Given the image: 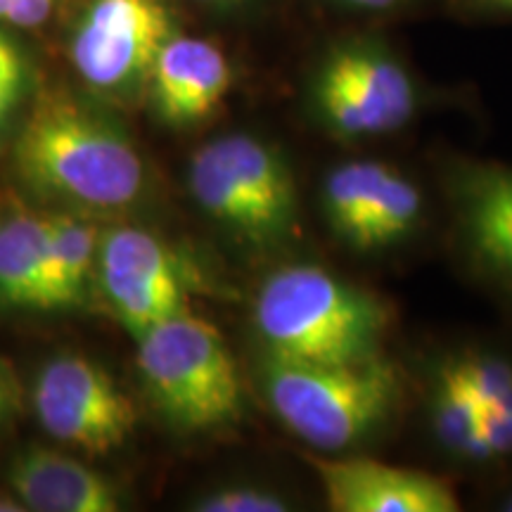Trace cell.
<instances>
[{
	"instance_id": "6da1fadb",
	"label": "cell",
	"mask_w": 512,
	"mask_h": 512,
	"mask_svg": "<svg viewBox=\"0 0 512 512\" xmlns=\"http://www.w3.org/2000/svg\"><path fill=\"white\" fill-rule=\"evenodd\" d=\"M254 323L271 358L332 366L377 356L389 313L375 294L325 268L294 264L261 285Z\"/></svg>"
},
{
	"instance_id": "7a4b0ae2",
	"label": "cell",
	"mask_w": 512,
	"mask_h": 512,
	"mask_svg": "<svg viewBox=\"0 0 512 512\" xmlns=\"http://www.w3.org/2000/svg\"><path fill=\"white\" fill-rule=\"evenodd\" d=\"M15 166L29 188L83 209H124L145 185L131 140L72 102H48L31 114L17 138Z\"/></svg>"
},
{
	"instance_id": "3957f363",
	"label": "cell",
	"mask_w": 512,
	"mask_h": 512,
	"mask_svg": "<svg viewBox=\"0 0 512 512\" xmlns=\"http://www.w3.org/2000/svg\"><path fill=\"white\" fill-rule=\"evenodd\" d=\"M264 392L292 434L318 451H342L389 418L399 401L401 380L380 354L332 366L268 356Z\"/></svg>"
},
{
	"instance_id": "277c9868",
	"label": "cell",
	"mask_w": 512,
	"mask_h": 512,
	"mask_svg": "<svg viewBox=\"0 0 512 512\" xmlns=\"http://www.w3.org/2000/svg\"><path fill=\"white\" fill-rule=\"evenodd\" d=\"M136 339L147 394L171 425L209 432L240 418V373L214 325L181 311Z\"/></svg>"
},
{
	"instance_id": "5b68a950",
	"label": "cell",
	"mask_w": 512,
	"mask_h": 512,
	"mask_svg": "<svg viewBox=\"0 0 512 512\" xmlns=\"http://www.w3.org/2000/svg\"><path fill=\"white\" fill-rule=\"evenodd\" d=\"M188 185L209 219L249 245H278L297 230L299 197L290 166L247 133L200 147L190 159Z\"/></svg>"
},
{
	"instance_id": "8992f818",
	"label": "cell",
	"mask_w": 512,
	"mask_h": 512,
	"mask_svg": "<svg viewBox=\"0 0 512 512\" xmlns=\"http://www.w3.org/2000/svg\"><path fill=\"white\" fill-rule=\"evenodd\" d=\"M313 102L344 136H380L406 126L418 110L411 72L380 43L342 41L320 60Z\"/></svg>"
},
{
	"instance_id": "52a82bcc",
	"label": "cell",
	"mask_w": 512,
	"mask_h": 512,
	"mask_svg": "<svg viewBox=\"0 0 512 512\" xmlns=\"http://www.w3.org/2000/svg\"><path fill=\"white\" fill-rule=\"evenodd\" d=\"M174 24L166 0H88L69 41V57L95 91L128 93L147 83Z\"/></svg>"
},
{
	"instance_id": "ba28073f",
	"label": "cell",
	"mask_w": 512,
	"mask_h": 512,
	"mask_svg": "<svg viewBox=\"0 0 512 512\" xmlns=\"http://www.w3.org/2000/svg\"><path fill=\"white\" fill-rule=\"evenodd\" d=\"M43 430L88 453L121 448L136 427V408L112 375L83 356H57L34 384Z\"/></svg>"
},
{
	"instance_id": "9c48e42d",
	"label": "cell",
	"mask_w": 512,
	"mask_h": 512,
	"mask_svg": "<svg viewBox=\"0 0 512 512\" xmlns=\"http://www.w3.org/2000/svg\"><path fill=\"white\" fill-rule=\"evenodd\" d=\"M102 294L133 337L185 311V268L166 242L143 228H112L100 238Z\"/></svg>"
},
{
	"instance_id": "30bf717a",
	"label": "cell",
	"mask_w": 512,
	"mask_h": 512,
	"mask_svg": "<svg viewBox=\"0 0 512 512\" xmlns=\"http://www.w3.org/2000/svg\"><path fill=\"white\" fill-rule=\"evenodd\" d=\"M335 512H458L444 479L370 458L306 456Z\"/></svg>"
},
{
	"instance_id": "8fae6325",
	"label": "cell",
	"mask_w": 512,
	"mask_h": 512,
	"mask_svg": "<svg viewBox=\"0 0 512 512\" xmlns=\"http://www.w3.org/2000/svg\"><path fill=\"white\" fill-rule=\"evenodd\" d=\"M152 105L169 126L207 119L233 88V64L211 38L171 34L152 62Z\"/></svg>"
},
{
	"instance_id": "7c38bea8",
	"label": "cell",
	"mask_w": 512,
	"mask_h": 512,
	"mask_svg": "<svg viewBox=\"0 0 512 512\" xmlns=\"http://www.w3.org/2000/svg\"><path fill=\"white\" fill-rule=\"evenodd\" d=\"M10 486L24 510L117 512V486L81 460L50 448H27L12 460Z\"/></svg>"
},
{
	"instance_id": "4fadbf2b",
	"label": "cell",
	"mask_w": 512,
	"mask_h": 512,
	"mask_svg": "<svg viewBox=\"0 0 512 512\" xmlns=\"http://www.w3.org/2000/svg\"><path fill=\"white\" fill-rule=\"evenodd\" d=\"M456 202L467 245L496 278L512 283V169L467 166L456 178Z\"/></svg>"
},
{
	"instance_id": "5bb4252c",
	"label": "cell",
	"mask_w": 512,
	"mask_h": 512,
	"mask_svg": "<svg viewBox=\"0 0 512 512\" xmlns=\"http://www.w3.org/2000/svg\"><path fill=\"white\" fill-rule=\"evenodd\" d=\"M48 216L17 214L0 219V304L46 309Z\"/></svg>"
},
{
	"instance_id": "9a60e30c",
	"label": "cell",
	"mask_w": 512,
	"mask_h": 512,
	"mask_svg": "<svg viewBox=\"0 0 512 512\" xmlns=\"http://www.w3.org/2000/svg\"><path fill=\"white\" fill-rule=\"evenodd\" d=\"M100 233L76 216H48L46 309L74 306L83 299L98 266Z\"/></svg>"
},
{
	"instance_id": "2e32d148",
	"label": "cell",
	"mask_w": 512,
	"mask_h": 512,
	"mask_svg": "<svg viewBox=\"0 0 512 512\" xmlns=\"http://www.w3.org/2000/svg\"><path fill=\"white\" fill-rule=\"evenodd\" d=\"M420 209V190L406 176L389 169L347 242L358 249H380L401 242L418 223Z\"/></svg>"
},
{
	"instance_id": "e0dca14e",
	"label": "cell",
	"mask_w": 512,
	"mask_h": 512,
	"mask_svg": "<svg viewBox=\"0 0 512 512\" xmlns=\"http://www.w3.org/2000/svg\"><path fill=\"white\" fill-rule=\"evenodd\" d=\"M434 430L446 448L460 456L477 460V432L482 420V408L470 389L465 387L451 363L439 370L437 387L432 401Z\"/></svg>"
},
{
	"instance_id": "ac0fdd59",
	"label": "cell",
	"mask_w": 512,
	"mask_h": 512,
	"mask_svg": "<svg viewBox=\"0 0 512 512\" xmlns=\"http://www.w3.org/2000/svg\"><path fill=\"white\" fill-rule=\"evenodd\" d=\"M389 166L377 162H347L330 171L325 178L323 202L325 211L332 228L342 235L344 240L349 238L351 230L356 228L358 219L368 204L373 202L377 188H380L382 178L387 176Z\"/></svg>"
},
{
	"instance_id": "d6986e66",
	"label": "cell",
	"mask_w": 512,
	"mask_h": 512,
	"mask_svg": "<svg viewBox=\"0 0 512 512\" xmlns=\"http://www.w3.org/2000/svg\"><path fill=\"white\" fill-rule=\"evenodd\" d=\"M479 408H512V363L489 354H467L448 361Z\"/></svg>"
},
{
	"instance_id": "ffe728a7",
	"label": "cell",
	"mask_w": 512,
	"mask_h": 512,
	"mask_svg": "<svg viewBox=\"0 0 512 512\" xmlns=\"http://www.w3.org/2000/svg\"><path fill=\"white\" fill-rule=\"evenodd\" d=\"M200 512H287L290 503L275 491L259 486H228V489L211 491L195 505Z\"/></svg>"
},
{
	"instance_id": "44dd1931",
	"label": "cell",
	"mask_w": 512,
	"mask_h": 512,
	"mask_svg": "<svg viewBox=\"0 0 512 512\" xmlns=\"http://www.w3.org/2000/svg\"><path fill=\"white\" fill-rule=\"evenodd\" d=\"M27 83V64L8 34L0 31V128L8 124Z\"/></svg>"
},
{
	"instance_id": "7402d4cb",
	"label": "cell",
	"mask_w": 512,
	"mask_h": 512,
	"mask_svg": "<svg viewBox=\"0 0 512 512\" xmlns=\"http://www.w3.org/2000/svg\"><path fill=\"white\" fill-rule=\"evenodd\" d=\"M62 0H0V22L34 29L46 24Z\"/></svg>"
},
{
	"instance_id": "603a6c76",
	"label": "cell",
	"mask_w": 512,
	"mask_h": 512,
	"mask_svg": "<svg viewBox=\"0 0 512 512\" xmlns=\"http://www.w3.org/2000/svg\"><path fill=\"white\" fill-rule=\"evenodd\" d=\"M328 3L354 15H387V12L406 8L413 0H328Z\"/></svg>"
},
{
	"instance_id": "cb8c5ba5",
	"label": "cell",
	"mask_w": 512,
	"mask_h": 512,
	"mask_svg": "<svg viewBox=\"0 0 512 512\" xmlns=\"http://www.w3.org/2000/svg\"><path fill=\"white\" fill-rule=\"evenodd\" d=\"M192 3H200L204 8H235V5L247 3V0H192Z\"/></svg>"
},
{
	"instance_id": "d4e9b609",
	"label": "cell",
	"mask_w": 512,
	"mask_h": 512,
	"mask_svg": "<svg viewBox=\"0 0 512 512\" xmlns=\"http://www.w3.org/2000/svg\"><path fill=\"white\" fill-rule=\"evenodd\" d=\"M484 5L494 10H503V12H512V0H482Z\"/></svg>"
},
{
	"instance_id": "484cf974",
	"label": "cell",
	"mask_w": 512,
	"mask_h": 512,
	"mask_svg": "<svg viewBox=\"0 0 512 512\" xmlns=\"http://www.w3.org/2000/svg\"><path fill=\"white\" fill-rule=\"evenodd\" d=\"M5 408H8V394H5V384L0 380V420H3Z\"/></svg>"
},
{
	"instance_id": "4316f807",
	"label": "cell",
	"mask_w": 512,
	"mask_h": 512,
	"mask_svg": "<svg viewBox=\"0 0 512 512\" xmlns=\"http://www.w3.org/2000/svg\"><path fill=\"white\" fill-rule=\"evenodd\" d=\"M505 510H510V512H512V496L508 498V503H505Z\"/></svg>"
}]
</instances>
